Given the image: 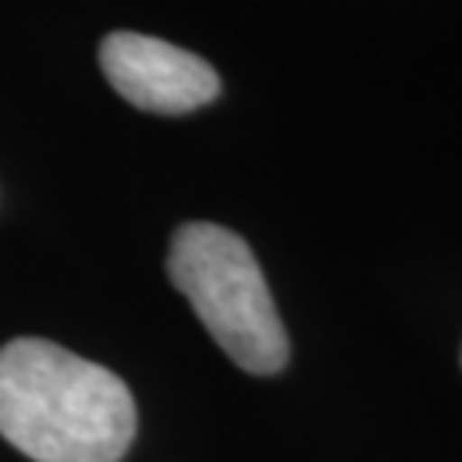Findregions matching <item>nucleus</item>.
Returning <instances> with one entry per match:
<instances>
[{
  "label": "nucleus",
  "instance_id": "f257e3e1",
  "mask_svg": "<svg viewBox=\"0 0 462 462\" xmlns=\"http://www.w3.org/2000/svg\"><path fill=\"white\" fill-rule=\"evenodd\" d=\"M137 431L127 383L49 339L0 349V435L34 462H120Z\"/></svg>",
  "mask_w": 462,
  "mask_h": 462
},
{
  "label": "nucleus",
  "instance_id": "f03ea898",
  "mask_svg": "<svg viewBox=\"0 0 462 462\" xmlns=\"http://www.w3.org/2000/svg\"><path fill=\"white\" fill-rule=\"evenodd\" d=\"M168 278L240 370L278 374L288 364V336L247 240L216 223H185L171 236Z\"/></svg>",
  "mask_w": 462,
  "mask_h": 462
},
{
  "label": "nucleus",
  "instance_id": "7ed1b4c3",
  "mask_svg": "<svg viewBox=\"0 0 462 462\" xmlns=\"http://www.w3.org/2000/svg\"><path fill=\"white\" fill-rule=\"evenodd\" d=\"M99 66L120 97L148 114H192L219 97V76L206 59L151 34H106Z\"/></svg>",
  "mask_w": 462,
  "mask_h": 462
}]
</instances>
